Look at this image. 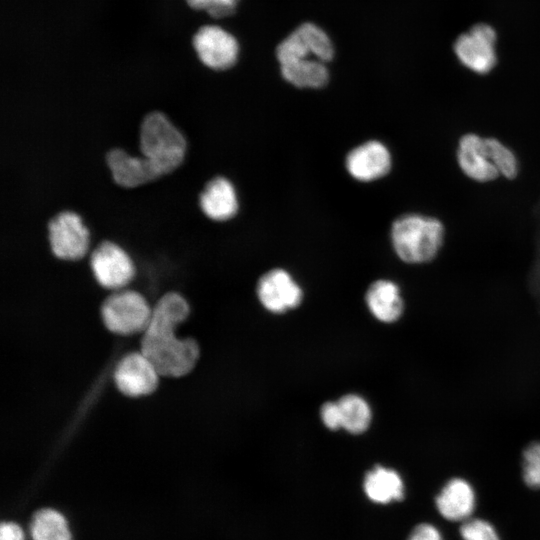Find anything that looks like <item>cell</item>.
<instances>
[{
	"label": "cell",
	"instance_id": "cell-1",
	"mask_svg": "<svg viewBox=\"0 0 540 540\" xmlns=\"http://www.w3.org/2000/svg\"><path fill=\"white\" fill-rule=\"evenodd\" d=\"M189 313L186 299L174 291L163 294L152 307L141 340V352L160 376H184L192 371L199 359L198 343L192 338L179 339L174 334Z\"/></svg>",
	"mask_w": 540,
	"mask_h": 540
},
{
	"label": "cell",
	"instance_id": "cell-5",
	"mask_svg": "<svg viewBox=\"0 0 540 540\" xmlns=\"http://www.w3.org/2000/svg\"><path fill=\"white\" fill-rule=\"evenodd\" d=\"M152 314L145 297L132 289L114 291L102 303L101 316L106 328L119 335L144 332Z\"/></svg>",
	"mask_w": 540,
	"mask_h": 540
},
{
	"label": "cell",
	"instance_id": "cell-9",
	"mask_svg": "<svg viewBox=\"0 0 540 540\" xmlns=\"http://www.w3.org/2000/svg\"><path fill=\"white\" fill-rule=\"evenodd\" d=\"M310 56L324 63L334 57V46L329 36L313 23L301 24L276 48V58L280 64Z\"/></svg>",
	"mask_w": 540,
	"mask_h": 540
},
{
	"label": "cell",
	"instance_id": "cell-7",
	"mask_svg": "<svg viewBox=\"0 0 540 540\" xmlns=\"http://www.w3.org/2000/svg\"><path fill=\"white\" fill-rule=\"evenodd\" d=\"M256 295L262 307L273 314H283L296 309L304 293L293 275L281 267L264 272L256 284Z\"/></svg>",
	"mask_w": 540,
	"mask_h": 540
},
{
	"label": "cell",
	"instance_id": "cell-13",
	"mask_svg": "<svg viewBox=\"0 0 540 540\" xmlns=\"http://www.w3.org/2000/svg\"><path fill=\"white\" fill-rule=\"evenodd\" d=\"M193 46L202 63L218 71L231 68L239 54L236 38L214 25L201 27L194 35Z\"/></svg>",
	"mask_w": 540,
	"mask_h": 540
},
{
	"label": "cell",
	"instance_id": "cell-10",
	"mask_svg": "<svg viewBox=\"0 0 540 540\" xmlns=\"http://www.w3.org/2000/svg\"><path fill=\"white\" fill-rule=\"evenodd\" d=\"M495 44V30L490 25L481 23L457 38L454 51L465 67L475 73L486 74L496 64Z\"/></svg>",
	"mask_w": 540,
	"mask_h": 540
},
{
	"label": "cell",
	"instance_id": "cell-26",
	"mask_svg": "<svg viewBox=\"0 0 540 540\" xmlns=\"http://www.w3.org/2000/svg\"><path fill=\"white\" fill-rule=\"evenodd\" d=\"M323 425L332 431L342 429V417L338 401H327L320 408Z\"/></svg>",
	"mask_w": 540,
	"mask_h": 540
},
{
	"label": "cell",
	"instance_id": "cell-21",
	"mask_svg": "<svg viewBox=\"0 0 540 540\" xmlns=\"http://www.w3.org/2000/svg\"><path fill=\"white\" fill-rule=\"evenodd\" d=\"M30 533L33 540H72L65 517L50 508L41 509L33 515Z\"/></svg>",
	"mask_w": 540,
	"mask_h": 540
},
{
	"label": "cell",
	"instance_id": "cell-19",
	"mask_svg": "<svg viewBox=\"0 0 540 540\" xmlns=\"http://www.w3.org/2000/svg\"><path fill=\"white\" fill-rule=\"evenodd\" d=\"M283 79L296 88L319 89L327 85L329 71L318 59H295L280 64Z\"/></svg>",
	"mask_w": 540,
	"mask_h": 540
},
{
	"label": "cell",
	"instance_id": "cell-17",
	"mask_svg": "<svg viewBox=\"0 0 540 540\" xmlns=\"http://www.w3.org/2000/svg\"><path fill=\"white\" fill-rule=\"evenodd\" d=\"M438 512L450 521L469 519L475 507V494L471 485L464 479L449 480L435 499Z\"/></svg>",
	"mask_w": 540,
	"mask_h": 540
},
{
	"label": "cell",
	"instance_id": "cell-4",
	"mask_svg": "<svg viewBox=\"0 0 540 540\" xmlns=\"http://www.w3.org/2000/svg\"><path fill=\"white\" fill-rule=\"evenodd\" d=\"M90 230L82 216L72 209H61L46 224V241L50 254L63 262L83 259L90 248Z\"/></svg>",
	"mask_w": 540,
	"mask_h": 540
},
{
	"label": "cell",
	"instance_id": "cell-24",
	"mask_svg": "<svg viewBox=\"0 0 540 540\" xmlns=\"http://www.w3.org/2000/svg\"><path fill=\"white\" fill-rule=\"evenodd\" d=\"M463 540H500L494 527L482 519H467L460 527Z\"/></svg>",
	"mask_w": 540,
	"mask_h": 540
},
{
	"label": "cell",
	"instance_id": "cell-25",
	"mask_svg": "<svg viewBox=\"0 0 540 540\" xmlns=\"http://www.w3.org/2000/svg\"><path fill=\"white\" fill-rule=\"evenodd\" d=\"M239 0H187L190 7L205 10L214 18H223L232 15Z\"/></svg>",
	"mask_w": 540,
	"mask_h": 540
},
{
	"label": "cell",
	"instance_id": "cell-16",
	"mask_svg": "<svg viewBox=\"0 0 540 540\" xmlns=\"http://www.w3.org/2000/svg\"><path fill=\"white\" fill-rule=\"evenodd\" d=\"M365 303L372 316L383 323L400 319L404 301L399 285L390 279H377L367 288Z\"/></svg>",
	"mask_w": 540,
	"mask_h": 540
},
{
	"label": "cell",
	"instance_id": "cell-3",
	"mask_svg": "<svg viewBox=\"0 0 540 540\" xmlns=\"http://www.w3.org/2000/svg\"><path fill=\"white\" fill-rule=\"evenodd\" d=\"M188 142L184 132L161 111L147 113L138 128V151L159 178L180 168L186 159Z\"/></svg>",
	"mask_w": 540,
	"mask_h": 540
},
{
	"label": "cell",
	"instance_id": "cell-23",
	"mask_svg": "<svg viewBox=\"0 0 540 540\" xmlns=\"http://www.w3.org/2000/svg\"><path fill=\"white\" fill-rule=\"evenodd\" d=\"M523 480L532 488H540V443H532L523 452Z\"/></svg>",
	"mask_w": 540,
	"mask_h": 540
},
{
	"label": "cell",
	"instance_id": "cell-8",
	"mask_svg": "<svg viewBox=\"0 0 540 540\" xmlns=\"http://www.w3.org/2000/svg\"><path fill=\"white\" fill-rule=\"evenodd\" d=\"M348 175L360 183L383 179L392 170L393 156L389 147L378 139H369L348 151L344 160Z\"/></svg>",
	"mask_w": 540,
	"mask_h": 540
},
{
	"label": "cell",
	"instance_id": "cell-12",
	"mask_svg": "<svg viewBox=\"0 0 540 540\" xmlns=\"http://www.w3.org/2000/svg\"><path fill=\"white\" fill-rule=\"evenodd\" d=\"M455 160L461 173L477 184H488L500 178L485 144V136L465 132L456 144Z\"/></svg>",
	"mask_w": 540,
	"mask_h": 540
},
{
	"label": "cell",
	"instance_id": "cell-15",
	"mask_svg": "<svg viewBox=\"0 0 540 540\" xmlns=\"http://www.w3.org/2000/svg\"><path fill=\"white\" fill-rule=\"evenodd\" d=\"M159 373L142 352L125 355L114 371V381L121 393L129 397L151 394L158 385Z\"/></svg>",
	"mask_w": 540,
	"mask_h": 540
},
{
	"label": "cell",
	"instance_id": "cell-18",
	"mask_svg": "<svg viewBox=\"0 0 540 540\" xmlns=\"http://www.w3.org/2000/svg\"><path fill=\"white\" fill-rule=\"evenodd\" d=\"M363 489L368 499L379 504L400 501L404 498V483L399 473L381 465L366 473Z\"/></svg>",
	"mask_w": 540,
	"mask_h": 540
},
{
	"label": "cell",
	"instance_id": "cell-6",
	"mask_svg": "<svg viewBox=\"0 0 540 540\" xmlns=\"http://www.w3.org/2000/svg\"><path fill=\"white\" fill-rule=\"evenodd\" d=\"M89 267L96 282L113 291L126 287L136 273L128 251L109 239L94 245L89 253Z\"/></svg>",
	"mask_w": 540,
	"mask_h": 540
},
{
	"label": "cell",
	"instance_id": "cell-22",
	"mask_svg": "<svg viewBox=\"0 0 540 540\" xmlns=\"http://www.w3.org/2000/svg\"><path fill=\"white\" fill-rule=\"evenodd\" d=\"M485 144L500 177L515 180L519 176L520 161L512 147L496 136H485Z\"/></svg>",
	"mask_w": 540,
	"mask_h": 540
},
{
	"label": "cell",
	"instance_id": "cell-28",
	"mask_svg": "<svg viewBox=\"0 0 540 540\" xmlns=\"http://www.w3.org/2000/svg\"><path fill=\"white\" fill-rule=\"evenodd\" d=\"M0 540H24L21 527L14 522H2L0 526Z\"/></svg>",
	"mask_w": 540,
	"mask_h": 540
},
{
	"label": "cell",
	"instance_id": "cell-14",
	"mask_svg": "<svg viewBox=\"0 0 540 540\" xmlns=\"http://www.w3.org/2000/svg\"><path fill=\"white\" fill-rule=\"evenodd\" d=\"M201 213L213 222L232 220L239 212L240 202L234 183L224 175L211 177L198 194Z\"/></svg>",
	"mask_w": 540,
	"mask_h": 540
},
{
	"label": "cell",
	"instance_id": "cell-20",
	"mask_svg": "<svg viewBox=\"0 0 540 540\" xmlns=\"http://www.w3.org/2000/svg\"><path fill=\"white\" fill-rule=\"evenodd\" d=\"M342 417V429L353 435L366 432L371 425L372 411L362 396L349 393L338 400Z\"/></svg>",
	"mask_w": 540,
	"mask_h": 540
},
{
	"label": "cell",
	"instance_id": "cell-27",
	"mask_svg": "<svg viewBox=\"0 0 540 540\" xmlns=\"http://www.w3.org/2000/svg\"><path fill=\"white\" fill-rule=\"evenodd\" d=\"M408 540H443L439 530L427 523L417 525L410 533Z\"/></svg>",
	"mask_w": 540,
	"mask_h": 540
},
{
	"label": "cell",
	"instance_id": "cell-2",
	"mask_svg": "<svg viewBox=\"0 0 540 540\" xmlns=\"http://www.w3.org/2000/svg\"><path fill=\"white\" fill-rule=\"evenodd\" d=\"M389 238L392 250L403 263L421 265L435 260L446 239V227L435 216L406 212L391 223Z\"/></svg>",
	"mask_w": 540,
	"mask_h": 540
},
{
	"label": "cell",
	"instance_id": "cell-11",
	"mask_svg": "<svg viewBox=\"0 0 540 540\" xmlns=\"http://www.w3.org/2000/svg\"><path fill=\"white\" fill-rule=\"evenodd\" d=\"M104 163L111 181L125 190L140 188L160 179L146 158L120 146L105 152Z\"/></svg>",
	"mask_w": 540,
	"mask_h": 540
}]
</instances>
